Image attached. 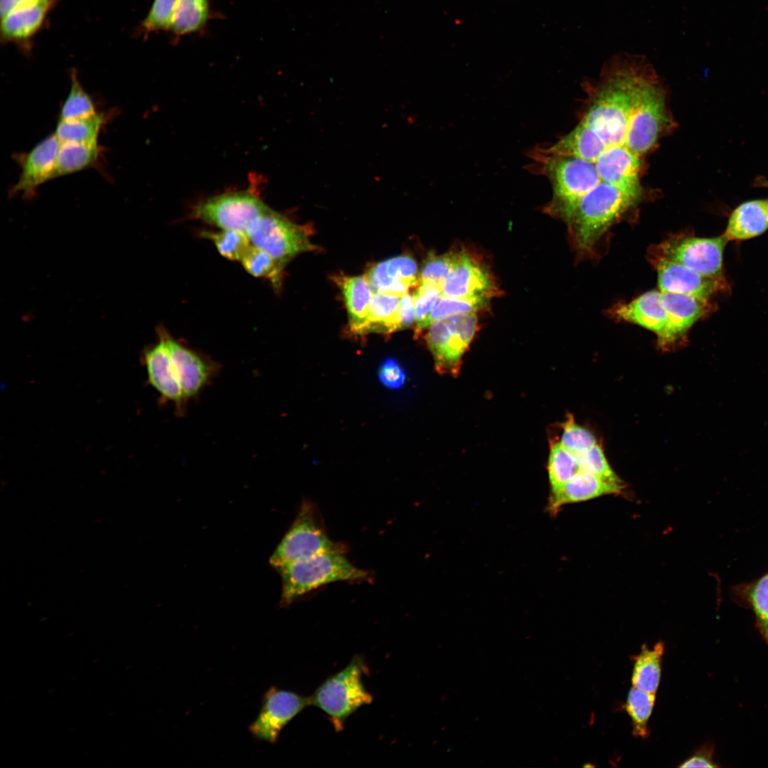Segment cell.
<instances>
[{"label":"cell","instance_id":"47","mask_svg":"<svg viewBox=\"0 0 768 768\" xmlns=\"http://www.w3.org/2000/svg\"><path fill=\"white\" fill-rule=\"evenodd\" d=\"M754 183L755 186L768 188V179L763 176L757 177Z\"/></svg>","mask_w":768,"mask_h":768},{"label":"cell","instance_id":"40","mask_svg":"<svg viewBox=\"0 0 768 768\" xmlns=\"http://www.w3.org/2000/svg\"><path fill=\"white\" fill-rule=\"evenodd\" d=\"M580 469L603 478L622 481L609 464L602 449L595 444L584 452L575 455Z\"/></svg>","mask_w":768,"mask_h":768},{"label":"cell","instance_id":"7","mask_svg":"<svg viewBox=\"0 0 768 768\" xmlns=\"http://www.w3.org/2000/svg\"><path fill=\"white\" fill-rule=\"evenodd\" d=\"M343 548L328 536L313 503L304 501L296 518L270 557V563L277 569L321 553L343 552Z\"/></svg>","mask_w":768,"mask_h":768},{"label":"cell","instance_id":"33","mask_svg":"<svg viewBox=\"0 0 768 768\" xmlns=\"http://www.w3.org/2000/svg\"><path fill=\"white\" fill-rule=\"evenodd\" d=\"M69 93L61 107L59 119L87 118L97 114L90 95L79 81L75 70L70 73Z\"/></svg>","mask_w":768,"mask_h":768},{"label":"cell","instance_id":"38","mask_svg":"<svg viewBox=\"0 0 768 768\" xmlns=\"http://www.w3.org/2000/svg\"><path fill=\"white\" fill-rule=\"evenodd\" d=\"M746 598L755 614L757 626L768 644V574L747 587Z\"/></svg>","mask_w":768,"mask_h":768},{"label":"cell","instance_id":"15","mask_svg":"<svg viewBox=\"0 0 768 768\" xmlns=\"http://www.w3.org/2000/svg\"><path fill=\"white\" fill-rule=\"evenodd\" d=\"M142 361L148 381L159 393L160 400L172 404L177 416H184L188 402L175 373L168 347L161 337L159 336V341L144 351Z\"/></svg>","mask_w":768,"mask_h":768},{"label":"cell","instance_id":"41","mask_svg":"<svg viewBox=\"0 0 768 768\" xmlns=\"http://www.w3.org/2000/svg\"><path fill=\"white\" fill-rule=\"evenodd\" d=\"M457 254L429 257L422 267L419 282L430 283L441 289L455 263Z\"/></svg>","mask_w":768,"mask_h":768},{"label":"cell","instance_id":"27","mask_svg":"<svg viewBox=\"0 0 768 768\" xmlns=\"http://www.w3.org/2000/svg\"><path fill=\"white\" fill-rule=\"evenodd\" d=\"M210 18L209 0H178L169 28L173 41L201 31Z\"/></svg>","mask_w":768,"mask_h":768},{"label":"cell","instance_id":"26","mask_svg":"<svg viewBox=\"0 0 768 768\" xmlns=\"http://www.w3.org/2000/svg\"><path fill=\"white\" fill-rule=\"evenodd\" d=\"M400 299L397 296L375 293L367 318L356 334L391 333L400 330Z\"/></svg>","mask_w":768,"mask_h":768},{"label":"cell","instance_id":"46","mask_svg":"<svg viewBox=\"0 0 768 768\" xmlns=\"http://www.w3.org/2000/svg\"><path fill=\"white\" fill-rule=\"evenodd\" d=\"M35 0H0L1 16L5 15L16 6Z\"/></svg>","mask_w":768,"mask_h":768},{"label":"cell","instance_id":"19","mask_svg":"<svg viewBox=\"0 0 768 768\" xmlns=\"http://www.w3.org/2000/svg\"><path fill=\"white\" fill-rule=\"evenodd\" d=\"M624 488L622 481L607 479L580 470L562 487L550 492L547 511L551 515H556L565 505L587 501L605 495H618Z\"/></svg>","mask_w":768,"mask_h":768},{"label":"cell","instance_id":"8","mask_svg":"<svg viewBox=\"0 0 768 768\" xmlns=\"http://www.w3.org/2000/svg\"><path fill=\"white\" fill-rule=\"evenodd\" d=\"M247 236L251 245L267 252L282 267L296 255L317 249L306 228L270 207L252 222Z\"/></svg>","mask_w":768,"mask_h":768},{"label":"cell","instance_id":"24","mask_svg":"<svg viewBox=\"0 0 768 768\" xmlns=\"http://www.w3.org/2000/svg\"><path fill=\"white\" fill-rule=\"evenodd\" d=\"M768 229V200L745 202L731 213L724 235L728 240H747Z\"/></svg>","mask_w":768,"mask_h":768},{"label":"cell","instance_id":"10","mask_svg":"<svg viewBox=\"0 0 768 768\" xmlns=\"http://www.w3.org/2000/svg\"><path fill=\"white\" fill-rule=\"evenodd\" d=\"M477 325L475 313H464L442 318L428 327L426 341L438 371L453 375L459 373Z\"/></svg>","mask_w":768,"mask_h":768},{"label":"cell","instance_id":"42","mask_svg":"<svg viewBox=\"0 0 768 768\" xmlns=\"http://www.w3.org/2000/svg\"><path fill=\"white\" fill-rule=\"evenodd\" d=\"M441 296L440 287L419 282L418 287L412 294L417 325L427 317Z\"/></svg>","mask_w":768,"mask_h":768},{"label":"cell","instance_id":"34","mask_svg":"<svg viewBox=\"0 0 768 768\" xmlns=\"http://www.w3.org/2000/svg\"><path fill=\"white\" fill-rule=\"evenodd\" d=\"M486 302L487 299H461L441 296L427 317L417 325V329L428 328L439 319L452 315L475 313L483 308Z\"/></svg>","mask_w":768,"mask_h":768},{"label":"cell","instance_id":"2","mask_svg":"<svg viewBox=\"0 0 768 768\" xmlns=\"http://www.w3.org/2000/svg\"><path fill=\"white\" fill-rule=\"evenodd\" d=\"M531 161L528 169L547 177L553 197L546 210L569 222L581 198L599 182L594 164L579 158L543 152L536 147L528 153Z\"/></svg>","mask_w":768,"mask_h":768},{"label":"cell","instance_id":"35","mask_svg":"<svg viewBox=\"0 0 768 768\" xmlns=\"http://www.w3.org/2000/svg\"><path fill=\"white\" fill-rule=\"evenodd\" d=\"M240 262L250 274L270 279L274 285L279 286L284 267L265 251L251 245Z\"/></svg>","mask_w":768,"mask_h":768},{"label":"cell","instance_id":"1","mask_svg":"<svg viewBox=\"0 0 768 768\" xmlns=\"http://www.w3.org/2000/svg\"><path fill=\"white\" fill-rule=\"evenodd\" d=\"M656 75L642 55L622 53L612 57L597 80L582 85L586 100L579 122L590 128L606 149L626 148L630 114L643 88Z\"/></svg>","mask_w":768,"mask_h":768},{"label":"cell","instance_id":"30","mask_svg":"<svg viewBox=\"0 0 768 768\" xmlns=\"http://www.w3.org/2000/svg\"><path fill=\"white\" fill-rule=\"evenodd\" d=\"M103 114L75 119H59L54 133L59 142L97 143L105 123Z\"/></svg>","mask_w":768,"mask_h":768},{"label":"cell","instance_id":"32","mask_svg":"<svg viewBox=\"0 0 768 768\" xmlns=\"http://www.w3.org/2000/svg\"><path fill=\"white\" fill-rule=\"evenodd\" d=\"M655 699L656 694L634 687L629 691L626 710L631 719L632 733L634 736L643 738L648 737V722L654 706Z\"/></svg>","mask_w":768,"mask_h":768},{"label":"cell","instance_id":"12","mask_svg":"<svg viewBox=\"0 0 768 768\" xmlns=\"http://www.w3.org/2000/svg\"><path fill=\"white\" fill-rule=\"evenodd\" d=\"M309 705L310 696L272 686L263 694L260 710L249 731L255 740L274 744L283 728Z\"/></svg>","mask_w":768,"mask_h":768},{"label":"cell","instance_id":"21","mask_svg":"<svg viewBox=\"0 0 768 768\" xmlns=\"http://www.w3.org/2000/svg\"><path fill=\"white\" fill-rule=\"evenodd\" d=\"M417 267L410 256H398L372 266L365 274L373 293L402 297L418 284Z\"/></svg>","mask_w":768,"mask_h":768},{"label":"cell","instance_id":"13","mask_svg":"<svg viewBox=\"0 0 768 768\" xmlns=\"http://www.w3.org/2000/svg\"><path fill=\"white\" fill-rule=\"evenodd\" d=\"M159 336L168 347L186 401L198 399L220 373V364L176 340L164 329L159 330Z\"/></svg>","mask_w":768,"mask_h":768},{"label":"cell","instance_id":"9","mask_svg":"<svg viewBox=\"0 0 768 768\" xmlns=\"http://www.w3.org/2000/svg\"><path fill=\"white\" fill-rule=\"evenodd\" d=\"M251 183L242 191L226 192L206 198L193 207V215L221 230H232L247 235L252 222L269 206Z\"/></svg>","mask_w":768,"mask_h":768},{"label":"cell","instance_id":"4","mask_svg":"<svg viewBox=\"0 0 768 768\" xmlns=\"http://www.w3.org/2000/svg\"><path fill=\"white\" fill-rule=\"evenodd\" d=\"M282 577L280 607H287L302 596L336 582H363L370 573L353 565L343 552L321 553L277 568Z\"/></svg>","mask_w":768,"mask_h":768},{"label":"cell","instance_id":"36","mask_svg":"<svg viewBox=\"0 0 768 768\" xmlns=\"http://www.w3.org/2000/svg\"><path fill=\"white\" fill-rule=\"evenodd\" d=\"M204 237L213 241L219 253L230 260H241L251 246L247 236L232 230L204 232Z\"/></svg>","mask_w":768,"mask_h":768},{"label":"cell","instance_id":"31","mask_svg":"<svg viewBox=\"0 0 768 768\" xmlns=\"http://www.w3.org/2000/svg\"><path fill=\"white\" fill-rule=\"evenodd\" d=\"M580 471L576 456L560 442L552 445L548 464L551 492L562 487Z\"/></svg>","mask_w":768,"mask_h":768},{"label":"cell","instance_id":"17","mask_svg":"<svg viewBox=\"0 0 768 768\" xmlns=\"http://www.w3.org/2000/svg\"><path fill=\"white\" fill-rule=\"evenodd\" d=\"M59 144L55 134H52L21 158V174L11 188V195L30 198L40 186L55 178Z\"/></svg>","mask_w":768,"mask_h":768},{"label":"cell","instance_id":"20","mask_svg":"<svg viewBox=\"0 0 768 768\" xmlns=\"http://www.w3.org/2000/svg\"><path fill=\"white\" fill-rule=\"evenodd\" d=\"M55 0H36L20 4L1 16V39L28 48Z\"/></svg>","mask_w":768,"mask_h":768},{"label":"cell","instance_id":"18","mask_svg":"<svg viewBox=\"0 0 768 768\" xmlns=\"http://www.w3.org/2000/svg\"><path fill=\"white\" fill-rule=\"evenodd\" d=\"M494 290L489 273L465 252L457 254L455 263L441 286L442 296L487 299Z\"/></svg>","mask_w":768,"mask_h":768},{"label":"cell","instance_id":"44","mask_svg":"<svg viewBox=\"0 0 768 768\" xmlns=\"http://www.w3.org/2000/svg\"><path fill=\"white\" fill-rule=\"evenodd\" d=\"M399 316L400 329L410 326L415 321L413 298L409 293L400 297Z\"/></svg>","mask_w":768,"mask_h":768},{"label":"cell","instance_id":"29","mask_svg":"<svg viewBox=\"0 0 768 768\" xmlns=\"http://www.w3.org/2000/svg\"><path fill=\"white\" fill-rule=\"evenodd\" d=\"M59 143L55 178L87 169L94 165L99 158L98 142Z\"/></svg>","mask_w":768,"mask_h":768},{"label":"cell","instance_id":"39","mask_svg":"<svg viewBox=\"0 0 768 768\" xmlns=\"http://www.w3.org/2000/svg\"><path fill=\"white\" fill-rule=\"evenodd\" d=\"M560 442L575 455L584 452L597 444L593 434L577 425L571 417L563 424Z\"/></svg>","mask_w":768,"mask_h":768},{"label":"cell","instance_id":"11","mask_svg":"<svg viewBox=\"0 0 768 768\" xmlns=\"http://www.w3.org/2000/svg\"><path fill=\"white\" fill-rule=\"evenodd\" d=\"M728 241L724 234L710 238L676 235L666 239L650 251L702 275L723 279L722 255Z\"/></svg>","mask_w":768,"mask_h":768},{"label":"cell","instance_id":"6","mask_svg":"<svg viewBox=\"0 0 768 768\" xmlns=\"http://www.w3.org/2000/svg\"><path fill=\"white\" fill-rule=\"evenodd\" d=\"M674 126L666 88L656 75L643 88L630 114L626 146L642 158Z\"/></svg>","mask_w":768,"mask_h":768},{"label":"cell","instance_id":"3","mask_svg":"<svg viewBox=\"0 0 768 768\" xmlns=\"http://www.w3.org/2000/svg\"><path fill=\"white\" fill-rule=\"evenodd\" d=\"M643 188L601 181L580 201L568 222L576 247L590 251L621 216L638 204Z\"/></svg>","mask_w":768,"mask_h":768},{"label":"cell","instance_id":"16","mask_svg":"<svg viewBox=\"0 0 768 768\" xmlns=\"http://www.w3.org/2000/svg\"><path fill=\"white\" fill-rule=\"evenodd\" d=\"M666 321L658 336L660 347L667 348L682 339L690 327L710 309L708 299L684 294L661 292Z\"/></svg>","mask_w":768,"mask_h":768},{"label":"cell","instance_id":"14","mask_svg":"<svg viewBox=\"0 0 768 768\" xmlns=\"http://www.w3.org/2000/svg\"><path fill=\"white\" fill-rule=\"evenodd\" d=\"M649 258L658 274V284L661 292L693 295L708 299L722 290L723 279L699 274L677 262L652 251Z\"/></svg>","mask_w":768,"mask_h":768},{"label":"cell","instance_id":"43","mask_svg":"<svg viewBox=\"0 0 768 768\" xmlns=\"http://www.w3.org/2000/svg\"><path fill=\"white\" fill-rule=\"evenodd\" d=\"M713 745H704L682 762L679 767H719L720 766L713 760Z\"/></svg>","mask_w":768,"mask_h":768},{"label":"cell","instance_id":"5","mask_svg":"<svg viewBox=\"0 0 768 768\" xmlns=\"http://www.w3.org/2000/svg\"><path fill=\"white\" fill-rule=\"evenodd\" d=\"M368 673L363 657L355 656L341 671L327 678L310 696L311 705L323 711L336 732L344 728L348 718L373 701L363 682Z\"/></svg>","mask_w":768,"mask_h":768},{"label":"cell","instance_id":"45","mask_svg":"<svg viewBox=\"0 0 768 768\" xmlns=\"http://www.w3.org/2000/svg\"><path fill=\"white\" fill-rule=\"evenodd\" d=\"M381 380L388 386L400 385L404 380V374L399 366L393 361H388L381 368Z\"/></svg>","mask_w":768,"mask_h":768},{"label":"cell","instance_id":"22","mask_svg":"<svg viewBox=\"0 0 768 768\" xmlns=\"http://www.w3.org/2000/svg\"><path fill=\"white\" fill-rule=\"evenodd\" d=\"M609 313L614 319L639 325L654 332L657 336L666 321L660 290L649 291L629 302L619 303L612 307Z\"/></svg>","mask_w":768,"mask_h":768},{"label":"cell","instance_id":"23","mask_svg":"<svg viewBox=\"0 0 768 768\" xmlns=\"http://www.w3.org/2000/svg\"><path fill=\"white\" fill-rule=\"evenodd\" d=\"M536 148L545 153L576 157L593 164L606 150L597 135L580 122L572 131L554 143L540 145Z\"/></svg>","mask_w":768,"mask_h":768},{"label":"cell","instance_id":"28","mask_svg":"<svg viewBox=\"0 0 768 768\" xmlns=\"http://www.w3.org/2000/svg\"><path fill=\"white\" fill-rule=\"evenodd\" d=\"M664 651L663 642H658L651 649L646 645L642 646L641 652L634 658L632 687L656 694L661 679V663Z\"/></svg>","mask_w":768,"mask_h":768},{"label":"cell","instance_id":"25","mask_svg":"<svg viewBox=\"0 0 768 768\" xmlns=\"http://www.w3.org/2000/svg\"><path fill=\"white\" fill-rule=\"evenodd\" d=\"M340 287L346 305L349 327L356 334L365 322L370 304L374 294L366 275L335 277Z\"/></svg>","mask_w":768,"mask_h":768},{"label":"cell","instance_id":"37","mask_svg":"<svg viewBox=\"0 0 768 768\" xmlns=\"http://www.w3.org/2000/svg\"><path fill=\"white\" fill-rule=\"evenodd\" d=\"M178 0H154L145 18L138 27L139 34H149L169 31Z\"/></svg>","mask_w":768,"mask_h":768}]
</instances>
